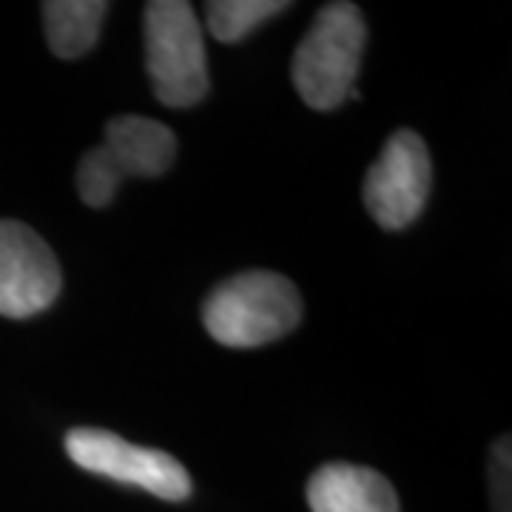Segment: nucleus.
Segmentation results:
<instances>
[{
  "label": "nucleus",
  "mask_w": 512,
  "mask_h": 512,
  "mask_svg": "<svg viewBox=\"0 0 512 512\" xmlns=\"http://www.w3.org/2000/svg\"><path fill=\"white\" fill-rule=\"evenodd\" d=\"M367 49L365 15L353 3H328L316 12L291 60L293 89L313 111L339 109L359 97L356 77Z\"/></svg>",
  "instance_id": "nucleus-1"
},
{
  "label": "nucleus",
  "mask_w": 512,
  "mask_h": 512,
  "mask_svg": "<svg viewBox=\"0 0 512 512\" xmlns=\"http://www.w3.org/2000/svg\"><path fill=\"white\" fill-rule=\"evenodd\" d=\"M302 319V296L288 276L245 271L217 285L202 305V325L225 348L251 350L288 336Z\"/></svg>",
  "instance_id": "nucleus-2"
},
{
  "label": "nucleus",
  "mask_w": 512,
  "mask_h": 512,
  "mask_svg": "<svg viewBox=\"0 0 512 512\" xmlns=\"http://www.w3.org/2000/svg\"><path fill=\"white\" fill-rule=\"evenodd\" d=\"M146 72L168 109H191L208 94V55L200 18L185 0H151L143 15Z\"/></svg>",
  "instance_id": "nucleus-3"
},
{
  "label": "nucleus",
  "mask_w": 512,
  "mask_h": 512,
  "mask_svg": "<svg viewBox=\"0 0 512 512\" xmlns=\"http://www.w3.org/2000/svg\"><path fill=\"white\" fill-rule=\"evenodd\" d=\"M66 456L86 473L146 490L163 501H185L191 495V478L177 458L154 447L131 444L109 430H72L66 436Z\"/></svg>",
  "instance_id": "nucleus-4"
},
{
  "label": "nucleus",
  "mask_w": 512,
  "mask_h": 512,
  "mask_svg": "<svg viewBox=\"0 0 512 512\" xmlns=\"http://www.w3.org/2000/svg\"><path fill=\"white\" fill-rule=\"evenodd\" d=\"M433 185L430 151L416 131H396L370 165L362 200L384 231H402L419 220Z\"/></svg>",
  "instance_id": "nucleus-5"
},
{
  "label": "nucleus",
  "mask_w": 512,
  "mask_h": 512,
  "mask_svg": "<svg viewBox=\"0 0 512 512\" xmlns=\"http://www.w3.org/2000/svg\"><path fill=\"white\" fill-rule=\"evenodd\" d=\"M63 274L55 251L29 225L0 220V316L29 319L55 305Z\"/></svg>",
  "instance_id": "nucleus-6"
},
{
  "label": "nucleus",
  "mask_w": 512,
  "mask_h": 512,
  "mask_svg": "<svg viewBox=\"0 0 512 512\" xmlns=\"http://www.w3.org/2000/svg\"><path fill=\"white\" fill-rule=\"evenodd\" d=\"M311 512H399L393 484L359 464L333 461L319 467L308 481Z\"/></svg>",
  "instance_id": "nucleus-7"
},
{
  "label": "nucleus",
  "mask_w": 512,
  "mask_h": 512,
  "mask_svg": "<svg viewBox=\"0 0 512 512\" xmlns=\"http://www.w3.org/2000/svg\"><path fill=\"white\" fill-rule=\"evenodd\" d=\"M103 148L126 177H163L177 160V137L151 117L120 114L109 120Z\"/></svg>",
  "instance_id": "nucleus-8"
},
{
  "label": "nucleus",
  "mask_w": 512,
  "mask_h": 512,
  "mask_svg": "<svg viewBox=\"0 0 512 512\" xmlns=\"http://www.w3.org/2000/svg\"><path fill=\"white\" fill-rule=\"evenodd\" d=\"M109 12L106 0H49L43 3V26L49 49L63 60L92 52Z\"/></svg>",
  "instance_id": "nucleus-9"
},
{
  "label": "nucleus",
  "mask_w": 512,
  "mask_h": 512,
  "mask_svg": "<svg viewBox=\"0 0 512 512\" xmlns=\"http://www.w3.org/2000/svg\"><path fill=\"white\" fill-rule=\"evenodd\" d=\"M288 6L291 3L285 0H211L205 6V23L214 40L239 43L265 20L282 15Z\"/></svg>",
  "instance_id": "nucleus-10"
},
{
  "label": "nucleus",
  "mask_w": 512,
  "mask_h": 512,
  "mask_svg": "<svg viewBox=\"0 0 512 512\" xmlns=\"http://www.w3.org/2000/svg\"><path fill=\"white\" fill-rule=\"evenodd\" d=\"M120 183H123V174L111 163L106 148L94 146L83 154V160L77 165V191L89 208H106L114 200Z\"/></svg>",
  "instance_id": "nucleus-11"
},
{
  "label": "nucleus",
  "mask_w": 512,
  "mask_h": 512,
  "mask_svg": "<svg viewBox=\"0 0 512 512\" xmlns=\"http://www.w3.org/2000/svg\"><path fill=\"white\" fill-rule=\"evenodd\" d=\"M510 476H512V458H510V436L495 441L493 464H490V484H493L495 512H510Z\"/></svg>",
  "instance_id": "nucleus-12"
}]
</instances>
